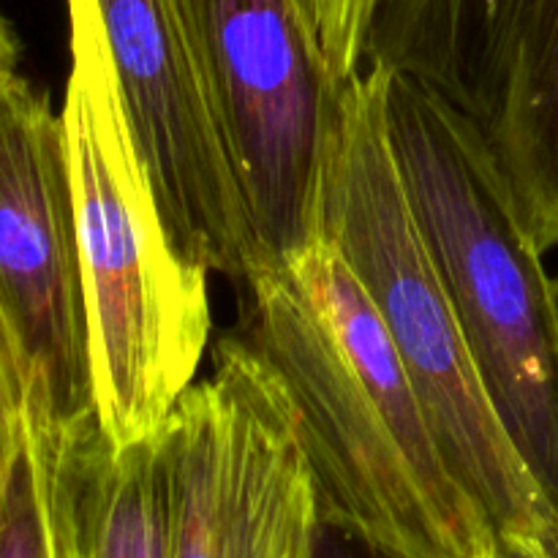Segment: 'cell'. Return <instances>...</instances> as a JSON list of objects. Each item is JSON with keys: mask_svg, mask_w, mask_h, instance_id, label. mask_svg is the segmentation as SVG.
<instances>
[{"mask_svg": "<svg viewBox=\"0 0 558 558\" xmlns=\"http://www.w3.org/2000/svg\"><path fill=\"white\" fill-rule=\"evenodd\" d=\"M243 338L281 379L322 521L392 558H480L496 529L447 461L379 311L330 240L251 283Z\"/></svg>", "mask_w": 558, "mask_h": 558, "instance_id": "1", "label": "cell"}, {"mask_svg": "<svg viewBox=\"0 0 558 558\" xmlns=\"http://www.w3.org/2000/svg\"><path fill=\"white\" fill-rule=\"evenodd\" d=\"M69 5V150L96 420L114 447L158 439L213 336L210 289L163 223L101 33Z\"/></svg>", "mask_w": 558, "mask_h": 558, "instance_id": "2", "label": "cell"}, {"mask_svg": "<svg viewBox=\"0 0 558 558\" xmlns=\"http://www.w3.org/2000/svg\"><path fill=\"white\" fill-rule=\"evenodd\" d=\"M387 134L485 392L558 507V314L545 254L477 120L387 71Z\"/></svg>", "mask_w": 558, "mask_h": 558, "instance_id": "3", "label": "cell"}, {"mask_svg": "<svg viewBox=\"0 0 558 558\" xmlns=\"http://www.w3.org/2000/svg\"><path fill=\"white\" fill-rule=\"evenodd\" d=\"M322 238L368 292L447 461L496 534H534L558 554V507L501 425L414 221L387 134V71L379 65H363L338 90Z\"/></svg>", "mask_w": 558, "mask_h": 558, "instance_id": "4", "label": "cell"}, {"mask_svg": "<svg viewBox=\"0 0 558 558\" xmlns=\"http://www.w3.org/2000/svg\"><path fill=\"white\" fill-rule=\"evenodd\" d=\"M169 558H316L319 494L298 414L243 336H223L161 430Z\"/></svg>", "mask_w": 558, "mask_h": 558, "instance_id": "5", "label": "cell"}, {"mask_svg": "<svg viewBox=\"0 0 558 558\" xmlns=\"http://www.w3.org/2000/svg\"><path fill=\"white\" fill-rule=\"evenodd\" d=\"M267 265L322 240L338 90L298 0H180Z\"/></svg>", "mask_w": 558, "mask_h": 558, "instance_id": "6", "label": "cell"}, {"mask_svg": "<svg viewBox=\"0 0 558 558\" xmlns=\"http://www.w3.org/2000/svg\"><path fill=\"white\" fill-rule=\"evenodd\" d=\"M0 314L25 409L54 425L96 414L90 332L63 118L20 74L0 76Z\"/></svg>", "mask_w": 558, "mask_h": 558, "instance_id": "7", "label": "cell"}, {"mask_svg": "<svg viewBox=\"0 0 558 558\" xmlns=\"http://www.w3.org/2000/svg\"><path fill=\"white\" fill-rule=\"evenodd\" d=\"M96 22L163 223L180 254L251 283L256 240L180 0H71Z\"/></svg>", "mask_w": 558, "mask_h": 558, "instance_id": "8", "label": "cell"}, {"mask_svg": "<svg viewBox=\"0 0 558 558\" xmlns=\"http://www.w3.org/2000/svg\"><path fill=\"white\" fill-rule=\"evenodd\" d=\"M65 558H169V485L161 439L114 447L96 414L54 425L25 409Z\"/></svg>", "mask_w": 558, "mask_h": 558, "instance_id": "9", "label": "cell"}, {"mask_svg": "<svg viewBox=\"0 0 558 558\" xmlns=\"http://www.w3.org/2000/svg\"><path fill=\"white\" fill-rule=\"evenodd\" d=\"M523 0H379L365 65L403 74L488 125Z\"/></svg>", "mask_w": 558, "mask_h": 558, "instance_id": "10", "label": "cell"}, {"mask_svg": "<svg viewBox=\"0 0 558 558\" xmlns=\"http://www.w3.org/2000/svg\"><path fill=\"white\" fill-rule=\"evenodd\" d=\"M490 150L539 251L558 245V0H523L488 125Z\"/></svg>", "mask_w": 558, "mask_h": 558, "instance_id": "11", "label": "cell"}, {"mask_svg": "<svg viewBox=\"0 0 558 558\" xmlns=\"http://www.w3.org/2000/svg\"><path fill=\"white\" fill-rule=\"evenodd\" d=\"M0 558H65L52 515H49L38 461L27 441L11 472L0 507Z\"/></svg>", "mask_w": 558, "mask_h": 558, "instance_id": "12", "label": "cell"}, {"mask_svg": "<svg viewBox=\"0 0 558 558\" xmlns=\"http://www.w3.org/2000/svg\"><path fill=\"white\" fill-rule=\"evenodd\" d=\"M314 47L336 85L365 65L368 33L379 0H298Z\"/></svg>", "mask_w": 558, "mask_h": 558, "instance_id": "13", "label": "cell"}, {"mask_svg": "<svg viewBox=\"0 0 558 558\" xmlns=\"http://www.w3.org/2000/svg\"><path fill=\"white\" fill-rule=\"evenodd\" d=\"M25 403L27 392L20 354L0 314V507L16 458L25 447Z\"/></svg>", "mask_w": 558, "mask_h": 558, "instance_id": "14", "label": "cell"}, {"mask_svg": "<svg viewBox=\"0 0 558 558\" xmlns=\"http://www.w3.org/2000/svg\"><path fill=\"white\" fill-rule=\"evenodd\" d=\"M316 558H392L385 550L374 548L365 539L322 521L319 539H316Z\"/></svg>", "mask_w": 558, "mask_h": 558, "instance_id": "15", "label": "cell"}, {"mask_svg": "<svg viewBox=\"0 0 558 558\" xmlns=\"http://www.w3.org/2000/svg\"><path fill=\"white\" fill-rule=\"evenodd\" d=\"M480 558H558L548 545L534 534L499 532Z\"/></svg>", "mask_w": 558, "mask_h": 558, "instance_id": "16", "label": "cell"}, {"mask_svg": "<svg viewBox=\"0 0 558 558\" xmlns=\"http://www.w3.org/2000/svg\"><path fill=\"white\" fill-rule=\"evenodd\" d=\"M16 60H20V44H16L9 20L0 14V76L14 74Z\"/></svg>", "mask_w": 558, "mask_h": 558, "instance_id": "17", "label": "cell"}, {"mask_svg": "<svg viewBox=\"0 0 558 558\" xmlns=\"http://www.w3.org/2000/svg\"><path fill=\"white\" fill-rule=\"evenodd\" d=\"M554 298H556V314H558V278H554Z\"/></svg>", "mask_w": 558, "mask_h": 558, "instance_id": "18", "label": "cell"}]
</instances>
